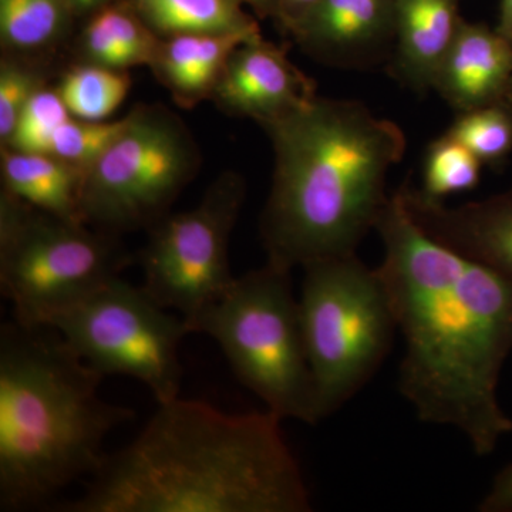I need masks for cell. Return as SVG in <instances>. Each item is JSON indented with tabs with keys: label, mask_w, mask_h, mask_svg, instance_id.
<instances>
[{
	"label": "cell",
	"mask_w": 512,
	"mask_h": 512,
	"mask_svg": "<svg viewBox=\"0 0 512 512\" xmlns=\"http://www.w3.org/2000/svg\"><path fill=\"white\" fill-rule=\"evenodd\" d=\"M377 266L404 339L399 389L419 420L454 427L477 456L512 431L498 383L512 352V284L431 237L390 194Z\"/></svg>",
	"instance_id": "6da1fadb"
},
{
	"label": "cell",
	"mask_w": 512,
	"mask_h": 512,
	"mask_svg": "<svg viewBox=\"0 0 512 512\" xmlns=\"http://www.w3.org/2000/svg\"><path fill=\"white\" fill-rule=\"evenodd\" d=\"M265 412L201 400L158 404L140 434L109 453L62 512H309L311 493L282 430Z\"/></svg>",
	"instance_id": "7a4b0ae2"
},
{
	"label": "cell",
	"mask_w": 512,
	"mask_h": 512,
	"mask_svg": "<svg viewBox=\"0 0 512 512\" xmlns=\"http://www.w3.org/2000/svg\"><path fill=\"white\" fill-rule=\"evenodd\" d=\"M262 128L275 157L259 224L266 262L293 271L356 254L389 201L402 128L359 101L318 96Z\"/></svg>",
	"instance_id": "3957f363"
},
{
	"label": "cell",
	"mask_w": 512,
	"mask_h": 512,
	"mask_svg": "<svg viewBox=\"0 0 512 512\" xmlns=\"http://www.w3.org/2000/svg\"><path fill=\"white\" fill-rule=\"evenodd\" d=\"M104 376L56 329L0 328V511L53 507L74 481L92 477L111 431L134 419L100 396Z\"/></svg>",
	"instance_id": "277c9868"
},
{
	"label": "cell",
	"mask_w": 512,
	"mask_h": 512,
	"mask_svg": "<svg viewBox=\"0 0 512 512\" xmlns=\"http://www.w3.org/2000/svg\"><path fill=\"white\" fill-rule=\"evenodd\" d=\"M291 274L266 262L235 278L192 322L191 333L217 342L239 382L266 410L316 426L315 380Z\"/></svg>",
	"instance_id": "5b68a950"
},
{
	"label": "cell",
	"mask_w": 512,
	"mask_h": 512,
	"mask_svg": "<svg viewBox=\"0 0 512 512\" xmlns=\"http://www.w3.org/2000/svg\"><path fill=\"white\" fill-rule=\"evenodd\" d=\"M303 272L299 313L322 421L372 379L399 329L382 276L357 254L319 259Z\"/></svg>",
	"instance_id": "8992f818"
},
{
	"label": "cell",
	"mask_w": 512,
	"mask_h": 512,
	"mask_svg": "<svg viewBox=\"0 0 512 512\" xmlns=\"http://www.w3.org/2000/svg\"><path fill=\"white\" fill-rule=\"evenodd\" d=\"M130 264L117 235L62 220L2 191L0 289L20 325L45 326Z\"/></svg>",
	"instance_id": "52a82bcc"
},
{
	"label": "cell",
	"mask_w": 512,
	"mask_h": 512,
	"mask_svg": "<svg viewBox=\"0 0 512 512\" xmlns=\"http://www.w3.org/2000/svg\"><path fill=\"white\" fill-rule=\"evenodd\" d=\"M128 116L86 171L82 190L83 221L117 237L163 220L201 167L200 148L173 111L140 106Z\"/></svg>",
	"instance_id": "ba28073f"
},
{
	"label": "cell",
	"mask_w": 512,
	"mask_h": 512,
	"mask_svg": "<svg viewBox=\"0 0 512 512\" xmlns=\"http://www.w3.org/2000/svg\"><path fill=\"white\" fill-rule=\"evenodd\" d=\"M45 326L56 329L104 377H133L146 384L158 404L180 396V346L191 330L143 286L116 276L55 313Z\"/></svg>",
	"instance_id": "9c48e42d"
},
{
	"label": "cell",
	"mask_w": 512,
	"mask_h": 512,
	"mask_svg": "<svg viewBox=\"0 0 512 512\" xmlns=\"http://www.w3.org/2000/svg\"><path fill=\"white\" fill-rule=\"evenodd\" d=\"M247 197L242 175L221 174L197 207L165 215L140 255L144 291L163 308L192 322L227 291L229 241ZM192 335V333H191Z\"/></svg>",
	"instance_id": "30bf717a"
},
{
	"label": "cell",
	"mask_w": 512,
	"mask_h": 512,
	"mask_svg": "<svg viewBox=\"0 0 512 512\" xmlns=\"http://www.w3.org/2000/svg\"><path fill=\"white\" fill-rule=\"evenodd\" d=\"M315 84L281 47L259 35L237 47L210 99L231 116L265 126L315 99Z\"/></svg>",
	"instance_id": "8fae6325"
},
{
	"label": "cell",
	"mask_w": 512,
	"mask_h": 512,
	"mask_svg": "<svg viewBox=\"0 0 512 512\" xmlns=\"http://www.w3.org/2000/svg\"><path fill=\"white\" fill-rule=\"evenodd\" d=\"M397 191L427 234L490 266L512 284V191L458 207L430 200L409 185Z\"/></svg>",
	"instance_id": "7c38bea8"
},
{
	"label": "cell",
	"mask_w": 512,
	"mask_h": 512,
	"mask_svg": "<svg viewBox=\"0 0 512 512\" xmlns=\"http://www.w3.org/2000/svg\"><path fill=\"white\" fill-rule=\"evenodd\" d=\"M289 35L319 62L373 63L394 46V0H319Z\"/></svg>",
	"instance_id": "4fadbf2b"
},
{
	"label": "cell",
	"mask_w": 512,
	"mask_h": 512,
	"mask_svg": "<svg viewBox=\"0 0 512 512\" xmlns=\"http://www.w3.org/2000/svg\"><path fill=\"white\" fill-rule=\"evenodd\" d=\"M511 80L512 42L497 29L461 19L433 89L463 113L504 103Z\"/></svg>",
	"instance_id": "5bb4252c"
},
{
	"label": "cell",
	"mask_w": 512,
	"mask_h": 512,
	"mask_svg": "<svg viewBox=\"0 0 512 512\" xmlns=\"http://www.w3.org/2000/svg\"><path fill=\"white\" fill-rule=\"evenodd\" d=\"M461 19L458 0H394V70L407 86L433 89Z\"/></svg>",
	"instance_id": "9a60e30c"
},
{
	"label": "cell",
	"mask_w": 512,
	"mask_h": 512,
	"mask_svg": "<svg viewBox=\"0 0 512 512\" xmlns=\"http://www.w3.org/2000/svg\"><path fill=\"white\" fill-rule=\"evenodd\" d=\"M86 171L50 154L2 148L3 191L37 210L70 222L83 221Z\"/></svg>",
	"instance_id": "2e32d148"
},
{
	"label": "cell",
	"mask_w": 512,
	"mask_h": 512,
	"mask_svg": "<svg viewBox=\"0 0 512 512\" xmlns=\"http://www.w3.org/2000/svg\"><path fill=\"white\" fill-rule=\"evenodd\" d=\"M80 42L86 63L127 70L153 66L163 37L144 22L131 0H117L93 12Z\"/></svg>",
	"instance_id": "e0dca14e"
},
{
	"label": "cell",
	"mask_w": 512,
	"mask_h": 512,
	"mask_svg": "<svg viewBox=\"0 0 512 512\" xmlns=\"http://www.w3.org/2000/svg\"><path fill=\"white\" fill-rule=\"evenodd\" d=\"M158 36L261 32L238 0H131Z\"/></svg>",
	"instance_id": "ac0fdd59"
},
{
	"label": "cell",
	"mask_w": 512,
	"mask_h": 512,
	"mask_svg": "<svg viewBox=\"0 0 512 512\" xmlns=\"http://www.w3.org/2000/svg\"><path fill=\"white\" fill-rule=\"evenodd\" d=\"M76 15L69 0H0V40L13 52L52 46Z\"/></svg>",
	"instance_id": "d6986e66"
},
{
	"label": "cell",
	"mask_w": 512,
	"mask_h": 512,
	"mask_svg": "<svg viewBox=\"0 0 512 512\" xmlns=\"http://www.w3.org/2000/svg\"><path fill=\"white\" fill-rule=\"evenodd\" d=\"M131 87L127 70L86 63L64 74L56 92L72 117L86 121L109 120Z\"/></svg>",
	"instance_id": "ffe728a7"
},
{
	"label": "cell",
	"mask_w": 512,
	"mask_h": 512,
	"mask_svg": "<svg viewBox=\"0 0 512 512\" xmlns=\"http://www.w3.org/2000/svg\"><path fill=\"white\" fill-rule=\"evenodd\" d=\"M481 164L464 144L446 134L431 144L419 191L430 200L444 201L448 195L473 190L480 181Z\"/></svg>",
	"instance_id": "44dd1931"
},
{
	"label": "cell",
	"mask_w": 512,
	"mask_h": 512,
	"mask_svg": "<svg viewBox=\"0 0 512 512\" xmlns=\"http://www.w3.org/2000/svg\"><path fill=\"white\" fill-rule=\"evenodd\" d=\"M481 161L491 163L510 153L512 113L504 103L463 111L447 131Z\"/></svg>",
	"instance_id": "7402d4cb"
},
{
	"label": "cell",
	"mask_w": 512,
	"mask_h": 512,
	"mask_svg": "<svg viewBox=\"0 0 512 512\" xmlns=\"http://www.w3.org/2000/svg\"><path fill=\"white\" fill-rule=\"evenodd\" d=\"M128 117L120 120L86 121L70 117L56 128L47 154L77 165L84 171L117 140L127 127Z\"/></svg>",
	"instance_id": "603a6c76"
},
{
	"label": "cell",
	"mask_w": 512,
	"mask_h": 512,
	"mask_svg": "<svg viewBox=\"0 0 512 512\" xmlns=\"http://www.w3.org/2000/svg\"><path fill=\"white\" fill-rule=\"evenodd\" d=\"M72 117L55 90L42 89L33 94L20 114L15 131L3 147L23 153L47 154L56 128Z\"/></svg>",
	"instance_id": "cb8c5ba5"
},
{
	"label": "cell",
	"mask_w": 512,
	"mask_h": 512,
	"mask_svg": "<svg viewBox=\"0 0 512 512\" xmlns=\"http://www.w3.org/2000/svg\"><path fill=\"white\" fill-rule=\"evenodd\" d=\"M45 87L39 70L16 59H3L0 64V138L5 146L15 131L26 104L37 90Z\"/></svg>",
	"instance_id": "d4e9b609"
},
{
	"label": "cell",
	"mask_w": 512,
	"mask_h": 512,
	"mask_svg": "<svg viewBox=\"0 0 512 512\" xmlns=\"http://www.w3.org/2000/svg\"><path fill=\"white\" fill-rule=\"evenodd\" d=\"M481 512H512V464L495 476L490 490L478 505Z\"/></svg>",
	"instance_id": "484cf974"
},
{
	"label": "cell",
	"mask_w": 512,
	"mask_h": 512,
	"mask_svg": "<svg viewBox=\"0 0 512 512\" xmlns=\"http://www.w3.org/2000/svg\"><path fill=\"white\" fill-rule=\"evenodd\" d=\"M318 3L319 0H276L275 19L291 33Z\"/></svg>",
	"instance_id": "4316f807"
},
{
	"label": "cell",
	"mask_w": 512,
	"mask_h": 512,
	"mask_svg": "<svg viewBox=\"0 0 512 512\" xmlns=\"http://www.w3.org/2000/svg\"><path fill=\"white\" fill-rule=\"evenodd\" d=\"M238 2L251 8L259 18H275L276 0H238Z\"/></svg>",
	"instance_id": "83f0119b"
},
{
	"label": "cell",
	"mask_w": 512,
	"mask_h": 512,
	"mask_svg": "<svg viewBox=\"0 0 512 512\" xmlns=\"http://www.w3.org/2000/svg\"><path fill=\"white\" fill-rule=\"evenodd\" d=\"M497 30L505 39L512 42V0H503L501 2L500 20H498Z\"/></svg>",
	"instance_id": "f1b7e54d"
},
{
	"label": "cell",
	"mask_w": 512,
	"mask_h": 512,
	"mask_svg": "<svg viewBox=\"0 0 512 512\" xmlns=\"http://www.w3.org/2000/svg\"><path fill=\"white\" fill-rule=\"evenodd\" d=\"M117 2V0H70V5L74 13H93L109 3Z\"/></svg>",
	"instance_id": "f546056e"
},
{
	"label": "cell",
	"mask_w": 512,
	"mask_h": 512,
	"mask_svg": "<svg viewBox=\"0 0 512 512\" xmlns=\"http://www.w3.org/2000/svg\"><path fill=\"white\" fill-rule=\"evenodd\" d=\"M504 104L508 107V109L511 110L512 113V80L510 86H508L507 94H505Z\"/></svg>",
	"instance_id": "4dcf8cb0"
}]
</instances>
